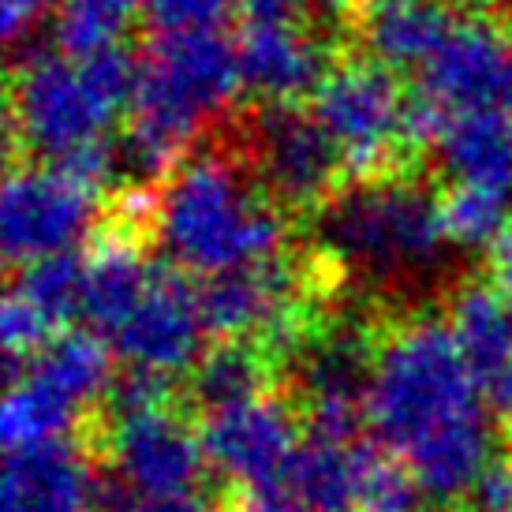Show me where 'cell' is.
Segmentation results:
<instances>
[{
    "label": "cell",
    "instance_id": "cell-16",
    "mask_svg": "<svg viewBox=\"0 0 512 512\" xmlns=\"http://www.w3.org/2000/svg\"><path fill=\"white\" fill-rule=\"evenodd\" d=\"M460 15L445 0H367L359 34L370 60L389 72L423 68L453 34Z\"/></svg>",
    "mask_w": 512,
    "mask_h": 512
},
{
    "label": "cell",
    "instance_id": "cell-8",
    "mask_svg": "<svg viewBox=\"0 0 512 512\" xmlns=\"http://www.w3.org/2000/svg\"><path fill=\"white\" fill-rule=\"evenodd\" d=\"M86 445L98 456H109V468L146 501L199 494L210 471L199 427L187 423L184 412H176V404L105 423Z\"/></svg>",
    "mask_w": 512,
    "mask_h": 512
},
{
    "label": "cell",
    "instance_id": "cell-22",
    "mask_svg": "<svg viewBox=\"0 0 512 512\" xmlns=\"http://www.w3.org/2000/svg\"><path fill=\"white\" fill-rule=\"evenodd\" d=\"M367 438V434H363ZM303 434L288 479L307 512H359V441Z\"/></svg>",
    "mask_w": 512,
    "mask_h": 512
},
{
    "label": "cell",
    "instance_id": "cell-23",
    "mask_svg": "<svg viewBox=\"0 0 512 512\" xmlns=\"http://www.w3.org/2000/svg\"><path fill=\"white\" fill-rule=\"evenodd\" d=\"M8 292L23 296L45 322L57 329H72L75 318H83V255H49L27 262L15 270Z\"/></svg>",
    "mask_w": 512,
    "mask_h": 512
},
{
    "label": "cell",
    "instance_id": "cell-34",
    "mask_svg": "<svg viewBox=\"0 0 512 512\" xmlns=\"http://www.w3.org/2000/svg\"><path fill=\"white\" fill-rule=\"evenodd\" d=\"M456 512H486V509H479V505H460Z\"/></svg>",
    "mask_w": 512,
    "mask_h": 512
},
{
    "label": "cell",
    "instance_id": "cell-7",
    "mask_svg": "<svg viewBox=\"0 0 512 512\" xmlns=\"http://www.w3.org/2000/svg\"><path fill=\"white\" fill-rule=\"evenodd\" d=\"M98 195L101 187L53 161L12 169L0 195L4 258L19 270L38 258L75 251L98 217Z\"/></svg>",
    "mask_w": 512,
    "mask_h": 512
},
{
    "label": "cell",
    "instance_id": "cell-29",
    "mask_svg": "<svg viewBox=\"0 0 512 512\" xmlns=\"http://www.w3.org/2000/svg\"><path fill=\"white\" fill-rule=\"evenodd\" d=\"M64 0H0V34L8 45L30 42L42 23L57 19Z\"/></svg>",
    "mask_w": 512,
    "mask_h": 512
},
{
    "label": "cell",
    "instance_id": "cell-24",
    "mask_svg": "<svg viewBox=\"0 0 512 512\" xmlns=\"http://www.w3.org/2000/svg\"><path fill=\"white\" fill-rule=\"evenodd\" d=\"M438 202L445 240H449V247H460V251L490 247L512 217V195L494 191V187L453 184Z\"/></svg>",
    "mask_w": 512,
    "mask_h": 512
},
{
    "label": "cell",
    "instance_id": "cell-25",
    "mask_svg": "<svg viewBox=\"0 0 512 512\" xmlns=\"http://www.w3.org/2000/svg\"><path fill=\"white\" fill-rule=\"evenodd\" d=\"M139 8L143 0H64L53 19L57 49L68 57H90L120 45V34Z\"/></svg>",
    "mask_w": 512,
    "mask_h": 512
},
{
    "label": "cell",
    "instance_id": "cell-5",
    "mask_svg": "<svg viewBox=\"0 0 512 512\" xmlns=\"http://www.w3.org/2000/svg\"><path fill=\"white\" fill-rule=\"evenodd\" d=\"M314 236L344 270L397 281L430 270L445 247L441 202L415 180L374 176L322 202Z\"/></svg>",
    "mask_w": 512,
    "mask_h": 512
},
{
    "label": "cell",
    "instance_id": "cell-19",
    "mask_svg": "<svg viewBox=\"0 0 512 512\" xmlns=\"http://www.w3.org/2000/svg\"><path fill=\"white\" fill-rule=\"evenodd\" d=\"M438 154L456 184H479L512 195V124L498 109L453 116Z\"/></svg>",
    "mask_w": 512,
    "mask_h": 512
},
{
    "label": "cell",
    "instance_id": "cell-17",
    "mask_svg": "<svg viewBox=\"0 0 512 512\" xmlns=\"http://www.w3.org/2000/svg\"><path fill=\"white\" fill-rule=\"evenodd\" d=\"M270 393H281V367L255 341H217L184 385V400L199 415L225 412Z\"/></svg>",
    "mask_w": 512,
    "mask_h": 512
},
{
    "label": "cell",
    "instance_id": "cell-1",
    "mask_svg": "<svg viewBox=\"0 0 512 512\" xmlns=\"http://www.w3.org/2000/svg\"><path fill=\"white\" fill-rule=\"evenodd\" d=\"M367 430L412 468L430 501L453 505L471 498L494 460V427L449 322L415 314L382 329Z\"/></svg>",
    "mask_w": 512,
    "mask_h": 512
},
{
    "label": "cell",
    "instance_id": "cell-13",
    "mask_svg": "<svg viewBox=\"0 0 512 512\" xmlns=\"http://www.w3.org/2000/svg\"><path fill=\"white\" fill-rule=\"evenodd\" d=\"M98 460L83 438L8 453L0 512H90Z\"/></svg>",
    "mask_w": 512,
    "mask_h": 512
},
{
    "label": "cell",
    "instance_id": "cell-9",
    "mask_svg": "<svg viewBox=\"0 0 512 512\" xmlns=\"http://www.w3.org/2000/svg\"><path fill=\"white\" fill-rule=\"evenodd\" d=\"M206 464L225 479V490L288 479L303 445V423L285 393L247 400L199 419Z\"/></svg>",
    "mask_w": 512,
    "mask_h": 512
},
{
    "label": "cell",
    "instance_id": "cell-21",
    "mask_svg": "<svg viewBox=\"0 0 512 512\" xmlns=\"http://www.w3.org/2000/svg\"><path fill=\"white\" fill-rule=\"evenodd\" d=\"M94 423L98 415H83L57 389L23 374L15 385H8L4 412H0V438L8 453H23V449H38L53 441L83 438Z\"/></svg>",
    "mask_w": 512,
    "mask_h": 512
},
{
    "label": "cell",
    "instance_id": "cell-3",
    "mask_svg": "<svg viewBox=\"0 0 512 512\" xmlns=\"http://www.w3.org/2000/svg\"><path fill=\"white\" fill-rule=\"evenodd\" d=\"M243 86L240 49L221 30L157 34L143 57L124 154L139 176L176 172L199 131Z\"/></svg>",
    "mask_w": 512,
    "mask_h": 512
},
{
    "label": "cell",
    "instance_id": "cell-28",
    "mask_svg": "<svg viewBox=\"0 0 512 512\" xmlns=\"http://www.w3.org/2000/svg\"><path fill=\"white\" fill-rule=\"evenodd\" d=\"M225 512H307L292 479H273V483L243 486V490H225L221 498Z\"/></svg>",
    "mask_w": 512,
    "mask_h": 512
},
{
    "label": "cell",
    "instance_id": "cell-6",
    "mask_svg": "<svg viewBox=\"0 0 512 512\" xmlns=\"http://www.w3.org/2000/svg\"><path fill=\"white\" fill-rule=\"evenodd\" d=\"M404 109L408 94L378 60H344L329 68L311 101V113L341 150L344 172L359 180H374V172L404 150Z\"/></svg>",
    "mask_w": 512,
    "mask_h": 512
},
{
    "label": "cell",
    "instance_id": "cell-20",
    "mask_svg": "<svg viewBox=\"0 0 512 512\" xmlns=\"http://www.w3.org/2000/svg\"><path fill=\"white\" fill-rule=\"evenodd\" d=\"M445 322L453 326L475 385L486 389L512 352V303L494 285L468 281L453 292Z\"/></svg>",
    "mask_w": 512,
    "mask_h": 512
},
{
    "label": "cell",
    "instance_id": "cell-18",
    "mask_svg": "<svg viewBox=\"0 0 512 512\" xmlns=\"http://www.w3.org/2000/svg\"><path fill=\"white\" fill-rule=\"evenodd\" d=\"M27 374L57 389L83 415H98L101 400L116 382L113 352L94 329H60L38 356L27 363Z\"/></svg>",
    "mask_w": 512,
    "mask_h": 512
},
{
    "label": "cell",
    "instance_id": "cell-11",
    "mask_svg": "<svg viewBox=\"0 0 512 512\" xmlns=\"http://www.w3.org/2000/svg\"><path fill=\"white\" fill-rule=\"evenodd\" d=\"M206 322L199 307V285L176 266H154L150 288L131 318L113 333V352L124 367L154 370L165 378L191 374L206 356Z\"/></svg>",
    "mask_w": 512,
    "mask_h": 512
},
{
    "label": "cell",
    "instance_id": "cell-32",
    "mask_svg": "<svg viewBox=\"0 0 512 512\" xmlns=\"http://www.w3.org/2000/svg\"><path fill=\"white\" fill-rule=\"evenodd\" d=\"M486 408L494 415V423H501L505 430H512V352L505 359V367L494 374V382L483 389Z\"/></svg>",
    "mask_w": 512,
    "mask_h": 512
},
{
    "label": "cell",
    "instance_id": "cell-27",
    "mask_svg": "<svg viewBox=\"0 0 512 512\" xmlns=\"http://www.w3.org/2000/svg\"><path fill=\"white\" fill-rule=\"evenodd\" d=\"M240 0H143V19L157 34H195L221 30Z\"/></svg>",
    "mask_w": 512,
    "mask_h": 512
},
{
    "label": "cell",
    "instance_id": "cell-10",
    "mask_svg": "<svg viewBox=\"0 0 512 512\" xmlns=\"http://www.w3.org/2000/svg\"><path fill=\"white\" fill-rule=\"evenodd\" d=\"M247 143L258 180L285 206L326 202L344 172V157L329 131L318 124V116L296 105H266L251 120Z\"/></svg>",
    "mask_w": 512,
    "mask_h": 512
},
{
    "label": "cell",
    "instance_id": "cell-26",
    "mask_svg": "<svg viewBox=\"0 0 512 512\" xmlns=\"http://www.w3.org/2000/svg\"><path fill=\"white\" fill-rule=\"evenodd\" d=\"M423 490L412 468L374 438L359 441V512H419Z\"/></svg>",
    "mask_w": 512,
    "mask_h": 512
},
{
    "label": "cell",
    "instance_id": "cell-4",
    "mask_svg": "<svg viewBox=\"0 0 512 512\" xmlns=\"http://www.w3.org/2000/svg\"><path fill=\"white\" fill-rule=\"evenodd\" d=\"M143 60L124 45H109L90 57L60 49H34L19 57L12 75V139L42 161H64L86 146L105 143L113 120L139 90Z\"/></svg>",
    "mask_w": 512,
    "mask_h": 512
},
{
    "label": "cell",
    "instance_id": "cell-15",
    "mask_svg": "<svg viewBox=\"0 0 512 512\" xmlns=\"http://www.w3.org/2000/svg\"><path fill=\"white\" fill-rule=\"evenodd\" d=\"M150 277L154 266L128 228L98 236L83 255V322L113 341L116 329L143 303Z\"/></svg>",
    "mask_w": 512,
    "mask_h": 512
},
{
    "label": "cell",
    "instance_id": "cell-14",
    "mask_svg": "<svg viewBox=\"0 0 512 512\" xmlns=\"http://www.w3.org/2000/svg\"><path fill=\"white\" fill-rule=\"evenodd\" d=\"M243 86L270 105H292L326 79V53L296 23H247L240 34Z\"/></svg>",
    "mask_w": 512,
    "mask_h": 512
},
{
    "label": "cell",
    "instance_id": "cell-33",
    "mask_svg": "<svg viewBox=\"0 0 512 512\" xmlns=\"http://www.w3.org/2000/svg\"><path fill=\"white\" fill-rule=\"evenodd\" d=\"M501 109H505V116H509V124H512V79H509V90H505V101H501Z\"/></svg>",
    "mask_w": 512,
    "mask_h": 512
},
{
    "label": "cell",
    "instance_id": "cell-30",
    "mask_svg": "<svg viewBox=\"0 0 512 512\" xmlns=\"http://www.w3.org/2000/svg\"><path fill=\"white\" fill-rule=\"evenodd\" d=\"M247 23H296L311 0H240Z\"/></svg>",
    "mask_w": 512,
    "mask_h": 512
},
{
    "label": "cell",
    "instance_id": "cell-2",
    "mask_svg": "<svg viewBox=\"0 0 512 512\" xmlns=\"http://www.w3.org/2000/svg\"><path fill=\"white\" fill-rule=\"evenodd\" d=\"M154 232L180 270L202 277L281 258L285 217L262 199L232 157H187L157 195Z\"/></svg>",
    "mask_w": 512,
    "mask_h": 512
},
{
    "label": "cell",
    "instance_id": "cell-31",
    "mask_svg": "<svg viewBox=\"0 0 512 512\" xmlns=\"http://www.w3.org/2000/svg\"><path fill=\"white\" fill-rule=\"evenodd\" d=\"M486 251H490V285L512 303V217Z\"/></svg>",
    "mask_w": 512,
    "mask_h": 512
},
{
    "label": "cell",
    "instance_id": "cell-12",
    "mask_svg": "<svg viewBox=\"0 0 512 512\" xmlns=\"http://www.w3.org/2000/svg\"><path fill=\"white\" fill-rule=\"evenodd\" d=\"M512 79L509 34L486 15H460L453 34L419 68V94L445 116L498 109Z\"/></svg>",
    "mask_w": 512,
    "mask_h": 512
}]
</instances>
